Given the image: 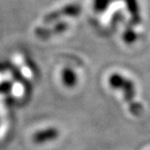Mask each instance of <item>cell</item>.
<instances>
[{"label":"cell","instance_id":"1","mask_svg":"<svg viewBox=\"0 0 150 150\" xmlns=\"http://www.w3.org/2000/svg\"><path fill=\"white\" fill-rule=\"evenodd\" d=\"M109 83L114 90L123 92L124 100L127 102L129 112L135 116L139 117L144 113L143 105L136 100V88L134 82L120 73H112L109 78Z\"/></svg>","mask_w":150,"mask_h":150},{"label":"cell","instance_id":"2","mask_svg":"<svg viewBox=\"0 0 150 150\" xmlns=\"http://www.w3.org/2000/svg\"><path fill=\"white\" fill-rule=\"evenodd\" d=\"M81 13V6L76 3L68 4L63 6L58 9L53 10V11L46 14L44 16V23L45 24H51L59 20L63 16H71L75 17L78 16Z\"/></svg>","mask_w":150,"mask_h":150},{"label":"cell","instance_id":"3","mask_svg":"<svg viewBox=\"0 0 150 150\" xmlns=\"http://www.w3.org/2000/svg\"><path fill=\"white\" fill-rule=\"evenodd\" d=\"M69 29V23L61 21L57 24H54L53 25L50 26H39L35 29V35L36 37L45 40L50 37L59 35L63 34L64 32H66Z\"/></svg>","mask_w":150,"mask_h":150},{"label":"cell","instance_id":"4","mask_svg":"<svg viewBox=\"0 0 150 150\" xmlns=\"http://www.w3.org/2000/svg\"><path fill=\"white\" fill-rule=\"evenodd\" d=\"M59 136H60V131L58 128L54 127H50L36 131L33 135V137H32V139H33L34 143L42 145V144L54 141L56 138L59 137Z\"/></svg>","mask_w":150,"mask_h":150},{"label":"cell","instance_id":"5","mask_svg":"<svg viewBox=\"0 0 150 150\" xmlns=\"http://www.w3.org/2000/svg\"><path fill=\"white\" fill-rule=\"evenodd\" d=\"M127 12L130 16V23L133 25H137L141 23L140 8L137 0H124Z\"/></svg>","mask_w":150,"mask_h":150},{"label":"cell","instance_id":"6","mask_svg":"<svg viewBox=\"0 0 150 150\" xmlns=\"http://www.w3.org/2000/svg\"><path fill=\"white\" fill-rule=\"evenodd\" d=\"M61 77L63 85L68 88H72L77 84L78 81L77 74L75 73V71L71 68L65 67L64 69H62Z\"/></svg>","mask_w":150,"mask_h":150},{"label":"cell","instance_id":"7","mask_svg":"<svg viewBox=\"0 0 150 150\" xmlns=\"http://www.w3.org/2000/svg\"><path fill=\"white\" fill-rule=\"evenodd\" d=\"M132 25H127L122 33V39L127 45L133 44V42H135L138 38V35L134 30Z\"/></svg>","mask_w":150,"mask_h":150},{"label":"cell","instance_id":"8","mask_svg":"<svg viewBox=\"0 0 150 150\" xmlns=\"http://www.w3.org/2000/svg\"><path fill=\"white\" fill-rule=\"evenodd\" d=\"M111 0H93L92 6L96 13H103L109 7Z\"/></svg>","mask_w":150,"mask_h":150}]
</instances>
